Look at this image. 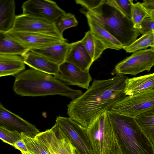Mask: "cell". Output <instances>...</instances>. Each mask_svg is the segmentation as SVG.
<instances>
[{
    "mask_svg": "<svg viewBox=\"0 0 154 154\" xmlns=\"http://www.w3.org/2000/svg\"><path fill=\"white\" fill-rule=\"evenodd\" d=\"M128 78L117 75L106 79L94 80L85 92L67 105L69 117L88 128L100 115L111 110L126 96L125 89Z\"/></svg>",
    "mask_w": 154,
    "mask_h": 154,
    "instance_id": "obj_1",
    "label": "cell"
},
{
    "mask_svg": "<svg viewBox=\"0 0 154 154\" xmlns=\"http://www.w3.org/2000/svg\"><path fill=\"white\" fill-rule=\"evenodd\" d=\"M13 89L22 97L59 95L72 100L82 94L81 90L72 89L54 76L32 68L16 75Z\"/></svg>",
    "mask_w": 154,
    "mask_h": 154,
    "instance_id": "obj_2",
    "label": "cell"
},
{
    "mask_svg": "<svg viewBox=\"0 0 154 154\" xmlns=\"http://www.w3.org/2000/svg\"><path fill=\"white\" fill-rule=\"evenodd\" d=\"M107 113L121 154H154V145L135 118L111 110Z\"/></svg>",
    "mask_w": 154,
    "mask_h": 154,
    "instance_id": "obj_3",
    "label": "cell"
},
{
    "mask_svg": "<svg viewBox=\"0 0 154 154\" xmlns=\"http://www.w3.org/2000/svg\"><path fill=\"white\" fill-rule=\"evenodd\" d=\"M98 21L118 40L123 48L135 41L140 35L131 19L127 17L114 4L112 0H104L97 8L90 11L82 10Z\"/></svg>",
    "mask_w": 154,
    "mask_h": 154,
    "instance_id": "obj_4",
    "label": "cell"
},
{
    "mask_svg": "<svg viewBox=\"0 0 154 154\" xmlns=\"http://www.w3.org/2000/svg\"><path fill=\"white\" fill-rule=\"evenodd\" d=\"M94 154H121L107 112L87 128Z\"/></svg>",
    "mask_w": 154,
    "mask_h": 154,
    "instance_id": "obj_5",
    "label": "cell"
},
{
    "mask_svg": "<svg viewBox=\"0 0 154 154\" xmlns=\"http://www.w3.org/2000/svg\"><path fill=\"white\" fill-rule=\"evenodd\" d=\"M154 109V89L126 96L117 102L111 110L125 116L136 118Z\"/></svg>",
    "mask_w": 154,
    "mask_h": 154,
    "instance_id": "obj_6",
    "label": "cell"
},
{
    "mask_svg": "<svg viewBox=\"0 0 154 154\" xmlns=\"http://www.w3.org/2000/svg\"><path fill=\"white\" fill-rule=\"evenodd\" d=\"M154 66V49L142 50L134 52L118 63L111 73L113 75H131L149 71Z\"/></svg>",
    "mask_w": 154,
    "mask_h": 154,
    "instance_id": "obj_7",
    "label": "cell"
},
{
    "mask_svg": "<svg viewBox=\"0 0 154 154\" xmlns=\"http://www.w3.org/2000/svg\"><path fill=\"white\" fill-rule=\"evenodd\" d=\"M56 123L71 141L75 148L76 154H94L87 128L69 117L57 116Z\"/></svg>",
    "mask_w": 154,
    "mask_h": 154,
    "instance_id": "obj_8",
    "label": "cell"
},
{
    "mask_svg": "<svg viewBox=\"0 0 154 154\" xmlns=\"http://www.w3.org/2000/svg\"><path fill=\"white\" fill-rule=\"evenodd\" d=\"M23 14L29 15L51 23L66 13L51 0H28L21 6Z\"/></svg>",
    "mask_w": 154,
    "mask_h": 154,
    "instance_id": "obj_9",
    "label": "cell"
},
{
    "mask_svg": "<svg viewBox=\"0 0 154 154\" xmlns=\"http://www.w3.org/2000/svg\"><path fill=\"white\" fill-rule=\"evenodd\" d=\"M10 31L42 33L64 38L55 23L23 14L16 15L13 27Z\"/></svg>",
    "mask_w": 154,
    "mask_h": 154,
    "instance_id": "obj_10",
    "label": "cell"
},
{
    "mask_svg": "<svg viewBox=\"0 0 154 154\" xmlns=\"http://www.w3.org/2000/svg\"><path fill=\"white\" fill-rule=\"evenodd\" d=\"M5 33L29 50L42 48L67 41L64 38L42 33L12 31Z\"/></svg>",
    "mask_w": 154,
    "mask_h": 154,
    "instance_id": "obj_11",
    "label": "cell"
},
{
    "mask_svg": "<svg viewBox=\"0 0 154 154\" xmlns=\"http://www.w3.org/2000/svg\"><path fill=\"white\" fill-rule=\"evenodd\" d=\"M54 76L67 85L77 86L87 90L92 80L89 72L83 71L66 61L59 66L58 72Z\"/></svg>",
    "mask_w": 154,
    "mask_h": 154,
    "instance_id": "obj_12",
    "label": "cell"
},
{
    "mask_svg": "<svg viewBox=\"0 0 154 154\" xmlns=\"http://www.w3.org/2000/svg\"><path fill=\"white\" fill-rule=\"evenodd\" d=\"M0 126L33 137L40 132L35 126L6 109L0 104Z\"/></svg>",
    "mask_w": 154,
    "mask_h": 154,
    "instance_id": "obj_13",
    "label": "cell"
},
{
    "mask_svg": "<svg viewBox=\"0 0 154 154\" xmlns=\"http://www.w3.org/2000/svg\"><path fill=\"white\" fill-rule=\"evenodd\" d=\"M21 56L25 64L31 68L54 76L58 72L59 65L32 50H29Z\"/></svg>",
    "mask_w": 154,
    "mask_h": 154,
    "instance_id": "obj_14",
    "label": "cell"
},
{
    "mask_svg": "<svg viewBox=\"0 0 154 154\" xmlns=\"http://www.w3.org/2000/svg\"><path fill=\"white\" fill-rule=\"evenodd\" d=\"M65 61L86 72L94 62L81 40L72 43Z\"/></svg>",
    "mask_w": 154,
    "mask_h": 154,
    "instance_id": "obj_15",
    "label": "cell"
},
{
    "mask_svg": "<svg viewBox=\"0 0 154 154\" xmlns=\"http://www.w3.org/2000/svg\"><path fill=\"white\" fill-rule=\"evenodd\" d=\"M87 18L90 31L107 49L119 50L123 48L121 43L106 30L98 21L88 15Z\"/></svg>",
    "mask_w": 154,
    "mask_h": 154,
    "instance_id": "obj_16",
    "label": "cell"
},
{
    "mask_svg": "<svg viewBox=\"0 0 154 154\" xmlns=\"http://www.w3.org/2000/svg\"><path fill=\"white\" fill-rule=\"evenodd\" d=\"M25 64L21 56L0 54V76L17 75L24 70Z\"/></svg>",
    "mask_w": 154,
    "mask_h": 154,
    "instance_id": "obj_17",
    "label": "cell"
},
{
    "mask_svg": "<svg viewBox=\"0 0 154 154\" xmlns=\"http://www.w3.org/2000/svg\"><path fill=\"white\" fill-rule=\"evenodd\" d=\"M154 88V73L127 79L125 93L127 96L150 90Z\"/></svg>",
    "mask_w": 154,
    "mask_h": 154,
    "instance_id": "obj_18",
    "label": "cell"
},
{
    "mask_svg": "<svg viewBox=\"0 0 154 154\" xmlns=\"http://www.w3.org/2000/svg\"><path fill=\"white\" fill-rule=\"evenodd\" d=\"M72 43H58L42 48L31 50L47 57L51 62L60 65L66 61Z\"/></svg>",
    "mask_w": 154,
    "mask_h": 154,
    "instance_id": "obj_19",
    "label": "cell"
},
{
    "mask_svg": "<svg viewBox=\"0 0 154 154\" xmlns=\"http://www.w3.org/2000/svg\"><path fill=\"white\" fill-rule=\"evenodd\" d=\"M14 0H0V32H7L13 26L15 15Z\"/></svg>",
    "mask_w": 154,
    "mask_h": 154,
    "instance_id": "obj_20",
    "label": "cell"
},
{
    "mask_svg": "<svg viewBox=\"0 0 154 154\" xmlns=\"http://www.w3.org/2000/svg\"><path fill=\"white\" fill-rule=\"evenodd\" d=\"M29 50L6 33L0 32V54L22 56Z\"/></svg>",
    "mask_w": 154,
    "mask_h": 154,
    "instance_id": "obj_21",
    "label": "cell"
},
{
    "mask_svg": "<svg viewBox=\"0 0 154 154\" xmlns=\"http://www.w3.org/2000/svg\"><path fill=\"white\" fill-rule=\"evenodd\" d=\"M81 41L93 62L98 59L103 51L107 49L90 30L85 33L84 37Z\"/></svg>",
    "mask_w": 154,
    "mask_h": 154,
    "instance_id": "obj_22",
    "label": "cell"
},
{
    "mask_svg": "<svg viewBox=\"0 0 154 154\" xmlns=\"http://www.w3.org/2000/svg\"><path fill=\"white\" fill-rule=\"evenodd\" d=\"M35 137L46 147L50 154H60L57 138L52 128L39 132Z\"/></svg>",
    "mask_w": 154,
    "mask_h": 154,
    "instance_id": "obj_23",
    "label": "cell"
},
{
    "mask_svg": "<svg viewBox=\"0 0 154 154\" xmlns=\"http://www.w3.org/2000/svg\"><path fill=\"white\" fill-rule=\"evenodd\" d=\"M135 118L143 131L154 145V109L142 113Z\"/></svg>",
    "mask_w": 154,
    "mask_h": 154,
    "instance_id": "obj_24",
    "label": "cell"
},
{
    "mask_svg": "<svg viewBox=\"0 0 154 154\" xmlns=\"http://www.w3.org/2000/svg\"><path fill=\"white\" fill-rule=\"evenodd\" d=\"M154 32L142 35L129 45L124 47L123 49L127 52L131 53L146 49L148 47H151L154 43Z\"/></svg>",
    "mask_w": 154,
    "mask_h": 154,
    "instance_id": "obj_25",
    "label": "cell"
},
{
    "mask_svg": "<svg viewBox=\"0 0 154 154\" xmlns=\"http://www.w3.org/2000/svg\"><path fill=\"white\" fill-rule=\"evenodd\" d=\"M52 128L57 138L60 154H76L75 148L71 141L56 123Z\"/></svg>",
    "mask_w": 154,
    "mask_h": 154,
    "instance_id": "obj_26",
    "label": "cell"
},
{
    "mask_svg": "<svg viewBox=\"0 0 154 154\" xmlns=\"http://www.w3.org/2000/svg\"><path fill=\"white\" fill-rule=\"evenodd\" d=\"M29 151V154H50L46 147L35 137L20 133Z\"/></svg>",
    "mask_w": 154,
    "mask_h": 154,
    "instance_id": "obj_27",
    "label": "cell"
},
{
    "mask_svg": "<svg viewBox=\"0 0 154 154\" xmlns=\"http://www.w3.org/2000/svg\"><path fill=\"white\" fill-rule=\"evenodd\" d=\"M150 17L148 11L143 7L141 3H133L131 10V20L134 28L138 29L143 20Z\"/></svg>",
    "mask_w": 154,
    "mask_h": 154,
    "instance_id": "obj_28",
    "label": "cell"
},
{
    "mask_svg": "<svg viewBox=\"0 0 154 154\" xmlns=\"http://www.w3.org/2000/svg\"><path fill=\"white\" fill-rule=\"evenodd\" d=\"M55 23L58 31L63 35L65 30L76 26L78 23L75 15L70 13H66L61 16Z\"/></svg>",
    "mask_w": 154,
    "mask_h": 154,
    "instance_id": "obj_29",
    "label": "cell"
},
{
    "mask_svg": "<svg viewBox=\"0 0 154 154\" xmlns=\"http://www.w3.org/2000/svg\"><path fill=\"white\" fill-rule=\"evenodd\" d=\"M0 139L3 142L14 147L16 142L22 138L20 133L19 132L0 126Z\"/></svg>",
    "mask_w": 154,
    "mask_h": 154,
    "instance_id": "obj_30",
    "label": "cell"
},
{
    "mask_svg": "<svg viewBox=\"0 0 154 154\" xmlns=\"http://www.w3.org/2000/svg\"><path fill=\"white\" fill-rule=\"evenodd\" d=\"M115 5L127 17L131 20L133 0H112Z\"/></svg>",
    "mask_w": 154,
    "mask_h": 154,
    "instance_id": "obj_31",
    "label": "cell"
},
{
    "mask_svg": "<svg viewBox=\"0 0 154 154\" xmlns=\"http://www.w3.org/2000/svg\"><path fill=\"white\" fill-rule=\"evenodd\" d=\"M142 35L149 32L154 31V20L149 17L144 19L138 29Z\"/></svg>",
    "mask_w": 154,
    "mask_h": 154,
    "instance_id": "obj_32",
    "label": "cell"
},
{
    "mask_svg": "<svg viewBox=\"0 0 154 154\" xmlns=\"http://www.w3.org/2000/svg\"><path fill=\"white\" fill-rule=\"evenodd\" d=\"M104 1V0H75L77 4L81 5L87 11H90L95 8L103 3Z\"/></svg>",
    "mask_w": 154,
    "mask_h": 154,
    "instance_id": "obj_33",
    "label": "cell"
},
{
    "mask_svg": "<svg viewBox=\"0 0 154 154\" xmlns=\"http://www.w3.org/2000/svg\"><path fill=\"white\" fill-rule=\"evenodd\" d=\"M14 147L20 150L22 154H29V151L24 140H18L15 143Z\"/></svg>",
    "mask_w": 154,
    "mask_h": 154,
    "instance_id": "obj_34",
    "label": "cell"
},
{
    "mask_svg": "<svg viewBox=\"0 0 154 154\" xmlns=\"http://www.w3.org/2000/svg\"><path fill=\"white\" fill-rule=\"evenodd\" d=\"M142 5L148 11L154 10V0H143Z\"/></svg>",
    "mask_w": 154,
    "mask_h": 154,
    "instance_id": "obj_35",
    "label": "cell"
},
{
    "mask_svg": "<svg viewBox=\"0 0 154 154\" xmlns=\"http://www.w3.org/2000/svg\"><path fill=\"white\" fill-rule=\"evenodd\" d=\"M150 17L154 20V10L148 11Z\"/></svg>",
    "mask_w": 154,
    "mask_h": 154,
    "instance_id": "obj_36",
    "label": "cell"
},
{
    "mask_svg": "<svg viewBox=\"0 0 154 154\" xmlns=\"http://www.w3.org/2000/svg\"><path fill=\"white\" fill-rule=\"evenodd\" d=\"M151 48H152L154 49V43L153 44V45L151 46Z\"/></svg>",
    "mask_w": 154,
    "mask_h": 154,
    "instance_id": "obj_37",
    "label": "cell"
},
{
    "mask_svg": "<svg viewBox=\"0 0 154 154\" xmlns=\"http://www.w3.org/2000/svg\"></svg>",
    "mask_w": 154,
    "mask_h": 154,
    "instance_id": "obj_38",
    "label": "cell"
}]
</instances>
